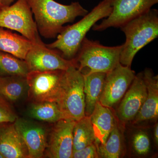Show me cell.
<instances>
[{
  "label": "cell",
  "instance_id": "obj_30",
  "mask_svg": "<svg viewBox=\"0 0 158 158\" xmlns=\"http://www.w3.org/2000/svg\"><path fill=\"white\" fill-rule=\"evenodd\" d=\"M0 158H3L2 156V155L1 154H0Z\"/></svg>",
  "mask_w": 158,
  "mask_h": 158
},
{
  "label": "cell",
  "instance_id": "obj_19",
  "mask_svg": "<svg viewBox=\"0 0 158 158\" xmlns=\"http://www.w3.org/2000/svg\"><path fill=\"white\" fill-rule=\"evenodd\" d=\"M97 147L99 158H118L123 155L124 151L123 134L116 118L113 130L106 142Z\"/></svg>",
  "mask_w": 158,
  "mask_h": 158
},
{
  "label": "cell",
  "instance_id": "obj_23",
  "mask_svg": "<svg viewBox=\"0 0 158 158\" xmlns=\"http://www.w3.org/2000/svg\"><path fill=\"white\" fill-rule=\"evenodd\" d=\"M29 72L24 60L0 51V76L26 77Z\"/></svg>",
  "mask_w": 158,
  "mask_h": 158
},
{
  "label": "cell",
  "instance_id": "obj_24",
  "mask_svg": "<svg viewBox=\"0 0 158 158\" xmlns=\"http://www.w3.org/2000/svg\"><path fill=\"white\" fill-rule=\"evenodd\" d=\"M132 148L134 152L138 156H145L149 152L150 139L146 131L139 130L134 134L132 140Z\"/></svg>",
  "mask_w": 158,
  "mask_h": 158
},
{
  "label": "cell",
  "instance_id": "obj_27",
  "mask_svg": "<svg viewBox=\"0 0 158 158\" xmlns=\"http://www.w3.org/2000/svg\"><path fill=\"white\" fill-rule=\"evenodd\" d=\"M153 138L155 144L156 146L158 147V123H156L153 130Z\"/></svg>",
  "mask_w": 158,
  "mask_h": 158
},
{
  "label": "cell",
  "instance_id": "obj_13",
  "mask_svg": "<svg viewBox=\"0 0 158 158\" xmlns=\"http://www.w3.org/2000/svg\"><path fill=\"white\" fill-rule=\"evenodd\" d=\"M15 125L28 152L29 158H40L47 147V132L42 125L23 118H16Z\"/></svg>",
  "mask_w": 158,
  "mask_h": 158
},
{
  "label": "cell",
  "instance_id": "obj_9",
  "mask_svg": "<svg viewBox=\"0 0 158 158\" xmlns=\"http://www.w3.org/2000/svg\"><path fill=\"white\" fill-rule=\"evenodd\" d=\"M135 72L120 62L106 74L99 102L111 108L120 101L135 78Z\"/></svg>",
  "mask_w": 158,
  "mask_h": 158
},
{
  "label": "cell",
  "instance_id": "obj_1",
  "mask_svg": "<svg viewBox=\"0 0 158 158\" xmlns=\"http://www.w3.org/2000/svg\"><path fill=\"white\" fill-rule=\"evenodd\" d=\"M35 17L37 30L43 37L55 38L65 28L66 23L88 13L78 2L64 5L54 0H27Z\"/></svg>",
  "mask_w": 158,
  "mask_h": 158
},
{
  "label": "cell",
  "instance_id": "obj_3",
  "mask_svg": "<svg viewBox=\"0 0 158 158\" xmlns=\"http://www.w3.org/2000/svg\"><path fill=\"white\" fill-rule=\"evenodd\" d=\"M126 36L119 62L131 67L133 59L141 48L158 36V11L151 9L120 27Z\"/></svg>",
  "mask_w": 158,
  "mask_h": 158
},
{
  "label": "cell",
  "instance_id": "obj_15",
  "mask_svg": "<svg viewBox=\"0 0 158 158\" xmlns=\"http://www.w3.org/2000/svg\"><path fill=\"white\" fill-rule=\"evenodd\" d=\"M0 154L4 158H28V152L14 122L0 123Z\"/></svg>",
  "mask_w": 158,
  "mask_h": 158
},
{
  "label": "cell",
  "instance_id": "obj_18",
  "mask_svg": "<svg viewBox=\"0 0 158 158\" xmlns=\"http://www.w3.org/2000/svg\"><path fill=\"white\" fill-rule=\"evenodd\" d=\"M34 44L23 36L0 27V51L25 60Z\"/></svg>",
  "mask_w": 158,
  "mask_h": 158
},
{
  "label": "cell",
  "instance_id": "obj_14",
  "mask_svg": "<svg viewBox=\"0 0 158 158\" xmlns=\"http://www.w3.org/2000/svg\"><path fill=\"white\" fill-rule=\"evenodd\" d=\"M143 79L147 88L145 101L132 122L139 125L156 121L158 117V77L152 70L146 68L143 72Z\"/></svg>",
  "mask_w": 158,
  "mask_h": 158
},
{
  "label": "cell",
  "instance_id": "obj_4",
  "mask_svg": "<svg viewBox=\"0 0 158 158\" xmlns=\"http://www.w3.org/2000/svg\"><path fill=\"white\" fill-rule=\"evenodd\" d=\"M122 45L109 47L102 45L99 41L85 37L75 57L77 68L83 74L95 72L107 73L119 63Z\"/></svg>",
  "mask_w": 158,
  "mask_h": 158
},
{
  "label": "cell",
  "instance_id": "obj_8",
  "mask_svg": "<svg viewBox=\"0 0 158 158\" xmlns=\"http://www.w3.org/2000/svg\"><path fill=\"white\" fill-rule=\"evenodd\" d=\"M158 3V0H112V12L101 23L95 24L92 30L102 31L110 27L120 28L146 13Z\"/></svg>",
  "mask_w": 158,
  "mask_h": 158
},
{
  "label": "cell",
  "instance_id": "obj_16",
  "mask_svg": "<svg viewBox=\"0 0 158 158\" xmlns=\"http://www.w3.org/2000/svg\"><path fill=\"white\" fill-rule=\"evenodd\" d=\"M90 122L95 135L96 146L104 144L115 124L116 118L111 108L97 103L90 116Z\"/></svg>",
  "mask_w": 158,
  "mask_h": 158
},
{
  "label": "cell",
  "instance_id": "obj_5",
  "mask_svg": "<svg viewBox=\"0 0 158 158\" xmlns=\"http://www.w3.org/2000/svg\"><path fill=\"white\" fill-rule=\"evenodd\" d=\"M57 103L64 118L76 121L85 116L84 75L74 65L64 71Z\"/></svg>",
  "mask_w": 158,
  "mask_h": 158
},
{
  "label": "cell",
  "instance_id": "obj_25",
  "mask_svg": "<svg viewBox=\"0 0 158 158\" xmlns=\"http://www.w3.org/2000/svg\"><path fill=\"white\" fill-rule=\"evenodd\" d=\"M17 118L9 102L0 94V123L14 122Z\"/></svg>",
  "mask_w": 158,
  "mask_h": 158
},
{
  "label": "cell",
  "instance_id": "obj_22",
  "mask_svg": "<svg viewBox=\"0 0 158 158\" xmlns=\"http://www.w3.org/2000/svg\"><path fill=\"white\" fill-rule=\"evenodd\" d=\"M29 113L32 118L46 122L56 123L64 118L59 105L56 102H32Z\"/></svg>",
  "mask_w": 158,
  "mask_h": 158
},
{
  "label": "cell",
  "instance_id": "obj_20",
  "mask_svg": "<svg viewBox=\"0 0 158 158\" xmlns=\"http://www.w3.org/2000/svg\"><path fill=\"white\" fill-rule=\"evenodd\" d=\"M26 77L0 76V94L8 101L15 102L27 92Z\"/></svg>",
  "mask_w": 158,
  "mask_h": 158
},
{
  "label": "cell",
  "instance_id": "obj_10",
  "mask_svg": "<svg viewBox=\"0 0 158 158\" xmlns=\"http://www.w3.org/2000/svg\"><path fill=\"white\" fill-rule=\"evenodd\" d=\"M25 61L30 71L66 70L74 65L75 59H67L56 49L48 48L44 43L34 44L26 56Z\"/></svg>",
  "mask_w": 158,
  "mask_h": 158
},
{
  "label": "cell",
  "instance_id": "obj_26",
  "mask_svg": "<svg viewBox=\"0 0 158 158\" xmlns=\"http://www.w3.org/2000/svg\"><path fill=\"white\" fill-rule=\"evenodd\" d=\"M97 147L95 143L88 145L80 150L73 152L72 158H98Z\"/></svg>",
  "mask_w": 158,
  "mask_h": 158
},
{
  "label": "cell",
  "instance_id": "obj_12",
  "mask_svg": "<svg viewBox=\"0 0 158 158\" xmlns=\"http://www.w3.org/2000/svg\"><path fill=\"white\" fill-rule=\"evenodd\" d=\"M147 91L143 72L135 75L116 112V116L123 123L132 122L143 105Z\"/></svg>",
  "mask_w": 158,
  "mask_h": 158
},
{
  "label": "cell",
  "instance_id": "obj_6",
  "mask_svg": "<svg viewBox=\"0 0 158 158\" xmlns=\"http://www.w3.org/2000/svg\"><path fill=\"white\" fill-rule=\"evenodd\" d=\"M0 27L17 31L33 44H41L27 0H17L0 11Z\"/></svg>",
  "mask_w": 158,
  "mask_h": 158
},
{
  "label": "cell",
  "instance_id": "obj_7",
  "mask_svg": "<svg viewBox=\"0 0 158 158\" xmlns=\"http://www.w3.org/2000/svg\"><path fill=\"white\" fill-rule=\"evenodd\" d=\"M65 70L30 71L26 77L28 98L33 103L59 100Z\"/></svg>",
  "mask_w": 158,
  "mask_h": 158
},
{
  "label": "cell",
  "instance_id": "obj_2",
  "mask_svg": "<svg viewBox=\"0 0 158 158\" xmlns=\"http://www.w3.org/2000/svg\"><path fill=\"white\" fill-rule=\"evenodd\" d=\"M112 10V0H103L79 21L65 27L56 40L45 45L60 51L65 59H74L87 33L98 21L107 17Z\"/></svg>",
  "mask_w": 158,
  "mask_h": 158
},
{
  "label": "cell",
  "instance_id": "obj_28",
  "mask_svg": "<svg viewBox=\"0 0 158 158\" xmlns=\"http://www.w3.org/2000/svg\"><path fill=\"white\" fill-rule=\"evenodd\" d=\"M8 0H0V11L7 6V2Z\"/></svg>",
  "mask_w": 158,
  "mask_h": 158
},
{
  "label": "cell",
  "instance_id": "obj_17",
  "mask_svg": "<svg viewBox=\"0 0 158 158\" xmlns=\"http://www.w3.org/2000/svg\"><path fill=\"white\" fill-rule=\"evenodd\" d=\"M106 73L95 72L83 74L85 97V116H90L99 102Z\"/></svg>",
  "mask_w": 158,
  "mask_h": 158
},
{
  "label": "cell",
  "instance_id": "obj_29",
  "mask_svg": "<svg viewBox=\"0 0 158 158\" xmlns=\"http://www.w3.org/2000/svg\"><path fill=\"white\" fill-rule=\"evenodd\" d=\"M14 1L15 0H8V1H7V6H10V5H11V3L13 2H14Z\"/></svg>",
  "mask_w": 158,
  "mask_h": 158
},
{
  "label": "cell",
  "instance_id": "obj_21",
  "mask_svg": "<svg viewBox=\"0 0 158 158\" xmlns=\"http://www.w3.org/2000/svg\"><path fill=\"white\" fill-rule=\"evenodd\" d=\"M94 131L89 116L76 121L73 130V152L95 142Z\"/></svg>",
  "mask_w": 158,
  "mask_h": 158
},
{
  "label": "cell",
  "instance_id": "obj_11",
  "mask_svg": "<svg viewBox=\"0 0 158 158\" xmlns=\"http://www.w3.org/2000/svg\"><path fill=\"white\" fill-rule=\"evenodd\" d=\"M48 143V156L72 158L73 153V130L76 121L64 118L55 123Z\"/></svg>",
  "mask_w": 158,
  "mask_h": 158
}]
</instances>
